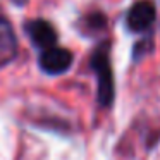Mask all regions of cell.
<instances>
[{"label":"cell","mask_w":160,"mask_h":160,"mask_svg":"<svg viewBox=\"0 0 160 160\" xmlns=\"http://www.w3.org/2000/svg\"><path fill=\"white\" fill-rule=\"evenodd\" d=\"M91 67L98 78V100L102 105H110L114 100V76L108 60V45H102L91 57Z\"/></svg>","instance_id":"obj_1"},{"label":"cell","mask_w":160,"mask_h":160,"mask_svg":"<svg viewBox=\"0 0 160 160\" xmlns=\"http://www.w3.org/2000/svg\"><path fill=\"white\" fill-rule=\"evenodd\" d=\"M26 33L29 35L31 42L36 47H42V48H48L57 42V33L53 29V26L48 21H43V19L29 21L26 24Z\"/></svg>","instance_id":"obj_4"},{"label":"cell","mask_w":160,"mask_h":160,"mask_svg":"<svg viewBox=\"0 0 160 160\" xmlns=\"http://www.w3.org/2000/svg\"><path fill=\"white\" fill-rule=\"evenodd\" d=\"M72 64V53L62 47H48L40 55V67L48 74H60Z\"/></svg>","instance_id":"obj_2"},{"label":"cell","mask_w":160,"mask_h":160,"mask_svg":"<svg viewBox=\"0 0 160 160\" xmlns=\"http://www.w3.org/2000/svg\"><path fill=\"white\" fill-rule=\"evenodd\" d=\"M86 24L90 26L91 29H102L105 26V22H107V19H105V16L102 14V12H93V14L86 16Z\"/></svg>","instance_id":"obj_6"},{"label":"cell","mask_w":160,"mask_h":160,"mask_svg":"<svg viewBox=\"0 0 160 160\" xmlns=\"http://www.w3.org/2000/svg\"><path fill=\"white\" fill-rule=\"evenodd\" d=\"M18 52L16 35L7 19H0V66L12 60Z\"/></svg>","instance_id":"obj_5"},{"label":"cell","mask_w":160,"mask_h":160,"mask_svg":"<svg viewBox=\"0 0 160 160\" xmlns=\"http://www.w3.org/2000/svg\"><path fill=\"white\" fill-rule=\"evenodd\" d=\"M155 5L152 0H138L128 14V26L132 31H145L155 21Z\"/></svg>","instance_id":"obj_3"}]
</instances>
